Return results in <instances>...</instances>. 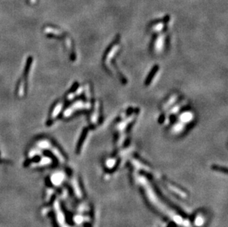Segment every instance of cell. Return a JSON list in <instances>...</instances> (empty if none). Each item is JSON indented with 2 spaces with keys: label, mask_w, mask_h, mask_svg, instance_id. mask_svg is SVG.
Listing matches in <instances>:
<instances>
[{
  "label": "cell",
  "mask_w": 228,
  "mask_h": 227,
  "mask_svg": "<svg viewBox=\"0 0 228 227\" xmlns=\"http://www.w3.org/2000/svg\"><path fill=\"white\" fill-rule=\"evenodd\" d=\"M194 119V115L193 114L192 111H186L182 112L179 114V120L180 121V122H182V123H190V122H192Z\"/></svg>",
  "instance_id": "cell-1"
}]
</instances>
